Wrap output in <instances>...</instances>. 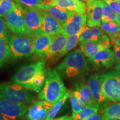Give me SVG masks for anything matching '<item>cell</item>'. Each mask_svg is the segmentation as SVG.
Listing matches in <instances>:
<instances>
[{
	"instance_id": "obj_1",
	"label": "cell",
	"mask_w": 120,
	"mask_h": 120,
	"mask_svg": "<svg viewBox=\"0 0 120 120\" xmlns=\"http://www.w3.org/2000/svg\"><path fill=\"white\" fill-rule=\"evenodd\" d=\"M61 77L72 79L85 75L88 72L87 61L81 49L67 53L64 60L56 68Z\"/></svg>"
},
{
	"instance_id": "obj_2",
	"label": "cell",
	"mask_w": 120,
	"mask_h": 120,
	"mask_svg": "<svg viewBox=\"0 0 120 120\" xmlns=\"http://www.w3.org/2000/svg\"><path fill=\"white\" fill-rule=\"evenodd\" d=\"M67 92L62 78L56 69H49L46 75L42 88L38 94V99L55 103Z\"/></svg>"
},
{
	"instance_id": "obj_3",
	"label": "cell",
	"mask_w": 120,
	"mask_h": 120,
	"mask_svg": "<svg viewBox=\"0 0 120 120\" xmlns=\"http://www.w3.org/2000/svg\"><path fill=\"white\" fill-rule=\"evenodd\" d=\"M0 97L23 105L30 104L35 100V96L30 90L13 82L0 83Z\"/></svg>"
},
{
	"instance_id": "obj_4",
	"label": "cell",
	"mask_w": 120,
	"mask_h": 120,
	"mask_svg": "<svg viewBox=\"0 0 120 120\" xmlns=\"http://www.w3.org/2000/svg\"><path fill=\"white\" fill-rule=\"evenodd\" d=\"M102 94L108 101L120 102V71H105L100 77Z\"/></svg>"
},
{
	"instance_id": "obj_5",
	"label": "cell",
	"mask_w": 120,
	"mask_h": 120,
	"mask_svg": "<svg viewBox=\"0 0 120 120\" xmlns=\"http://www.w3.org/2000/svg\"><path fill=\"white\" fill-rule=\"evenodd\" d=\"M8 46L12 58L27 57L33 55V38L26 34H12Z\"/></svg>"
},
{
	"instance_id": "obj_6",
	"label": "cell",
	"mask_w": 120,
	"mask_h": 120,
	"mask_svg": "<svg viewBox=\"0 0 120 120\" xmlns=\"http://www.w3.org/2000/svg\"><path fill=\"white\" fill-rule=\"evenodd\" d=\"M45 61L41 60L21 67L13 76L12 82L29 90L38 73L45 68Z\"/></svg>"
},
{
	"instance_id": "obj_7",
	"label": "cell",
	"mask_w": 120,
	"mask_h": 120,
	"mask_svg": "<svg viewBox=\"0 0 120 120\" xmlns=\"http://www.w3.org/2000/svg\"><path fill=\"white\" fill-rule=\"evenodd\" d=\"M25 21V34L31 38L40 36L42 15L40 9L36 7H22Z\"/></svg>"
},
{
	"instance_id": "obj_8",
	"label": "cell",
	"mask_w": 120,
	"mask_h": 120,
	"mask_svg": "<svg viewBox=\"0 0 120 120\" xmlns=\"http://www.w3.org/2000/svg\"><path fill=\"white\" fill-rule=\"evenodd\" d=\"M4 20L8 30L16 34H25V21L22 7L17 4L12 10L4 17Z\"/></svg>"
},
{
	"instance_id": "obj_9",
	"label": "cell",
	"mask_w": 120,
	"mask_h": 120,
	"mask_svg": "<svg viewBox=\"0 0 120 120\" xmlns=\"http://www.w3.org/2000/svg\"><path fill=\"white\" fill-rule=\"evenodd\" d=\"M26 105L13 102L0 97V113L13 120H19L25 116Z\"/></svg>"
},
{
	"instance_id": "obj_10",
	"label": "cell",
	"mask_w": 120,
	"mask_h": 120,
	"mask_svg": "<svg viewBox=\"0 0 120 120\" xmlns=\"http://www.w3.org/2000/svg\"><path fill=\"white\" fill-rule=\"evenodd\" d=\"M104 2L102 0L87 1V25L88 27H99L102 21Z\"/></svg>"
},
{
	"instance_id": "obj_11",
	"label": "cell",
	"mask_w": 120,
	"mask_h": 120,
	"mask_svg": "<svg viewBox=\"0 0 120 120\" xmlns=\"http://www.w3.org/2000/svg\"><path fill=\"white\" fill-rule=\"evenodd\" d=\"M53 103L45 100L34 102L27 109L25 118L26 120H45Z\"/></svg>"
},
{
	"instance_id": "obj_12",
	"label": "cell",
	"mask_w": 120,
	"mask_h": 120,
	"mask_svg": "<svg viewBox=\"0 0 120 120\" xmlns=\"http://www.w3.org/2000/svg\"><path fill=\"white\" fill-rule=\"evenodd\" d=\"M115 62L113 51L109 49H103L87 59V62L95 70L109 68Z\"/></svg>"
},
{
	"instance_id": "obj_13",
	"label": "cell",
	"mask_w": 120,
	"mask_h": 120,
	"mask_svg": "<svg viewBox=\"0 0 120 120\" xmlns=\"http://www.w3.org/2000/svg\"><path fill=\"white\" fill-rule=\"evenodd\" d=\"M87 17L86 14L75 13L62 25L61 32L67 37L77 34L86 26Z\"/></svg>"
},
{
	"instance_id": "obj_14",
	"label": "cell",
	"mask_w": 120,
	"mask_h": 120,
	"mask_svg": "<svg viewBox=\"0 0 120 120\" xmlns=\"http://www.w3.org/2000/svg\"><path fill=\"white\" fill-rule=\"evenodd\" d=\"M100 77L101 75L98 73H93L89 76L87 80V84L91 90L92 97L96 105L99 107V109L108 102L102 92Z\"/></svg>"
},
{
	"instance_id": "obj_15",
	"label": "cell",
	"mask_w": 120,
	"mask_h": 120,
	"mask_svg": "<svg viewBox=\"0 0 120 120\" xmlns=\"http://www.w3.org/2000/svg\"><path fill=\"white\" fill-rule=\"evenodd\" d=\"M41 11L42 15V22L40 35L52 36L61 32L62 28L61 24L46 11L42 10H41Z\"/></svg>"
},
{
	"instance_id": "obj_16",
	"label": "cell",
	"mask_w": 120,
	"mask_h": 120,
	"mask_svg": "<svg viewBox=\"0 0 120 120\" xmlns=\"http://www.w3.org/2000/svg\"><path fill=\"white\" fill-rule=\"evenodd\" d=\"M45 3L70 10L75 13L85 14L87 11V5L78 0H46Z\"/></svg>"
},
{
	"instance_id": "obj_17",
	"label": "cell",
	"mask_w": 120,
	"mask_h": 120,
	"mask_svg": "<svg viewBox=\"0 0 120 120\" xmlns=\"http://www.w3.org/2000/svg\"><path fill=\"white\" fill-rule=\"evenodd\" d=\"M37 8L47 12L51 16L56 19L61 25H64L69 18L75 14L74 12L67 9L59 6L49 5L45 2L37 7Z\"/></svg>"
},
{
	"instance_id": "obj_18",
	"label": "cell",
	"mask_w": 120,
	"mask_h": 120,
	"mask_svg": "<svg viewBox=\"0 0 120 120\" xmlns=\"http://www.w3.org/2000/svg\"><path fill=\"white\" fill-rule=\"evenodd\" d=\"M52 36L47 35H40L33 38V54L36 57H46L49 51Z\"/></svg>"
},
{
	"instance_id": "obj_19",
	"label": "cell",
	"mask_w": 120,
	"mask_h": 120,
	"mask_svg": "<svg viewBox=\"0 0 120 120\" xmlns=\"http://www.w3.org/2000/svg\"><path fill=\"white\" fill-rule=\"evenodd\" d=\"M67 38V37L61 32L52 36L50 46L46 56V59L57 60L58 55L64 49Z\"/></svg>"
},
{
	"instance_id": "obj_20",
	"label": "cell",
	"mask_w": 120,
	"mask_h": 120,
	"mask_svg": "<svg viewBox=\"0 0 120 120\" xmlns=\"http://www.w3.org/2000/svg\"><path fill=\"white\" fill-rule=\"evenodd\" d=\"M79 42L81 49L87 58L94 56L103 49H109L111 46L109 42H100L87 40H83Z\"/></svg>"
},
{
	"instance_id": "obj_21",
	"label": "cell",
	"mask_w": 120,
	"mask_h": 120,
	"mask_svg": "<svg viewBox=\"0 0 120 120\" xmlns=\"http://www.w3.org/2000/svg\"><path fill=\"white\" fill-rule=\"evenodd\" d=\"M87 40L100 42H109V39L98 27H88L86 26L79 38V42Z\"/></svg>"
},
{
	"instance_id": "obj_22",
	"label": "cell",
	"mask_w": 120,
	"mask_h": 120,
	"mask_svg": "<svg viewBox=\"0 0 120 120\" xmlns=\"http://www.w3.org/2000/svg\"><path fill=\"white\" fill-rule=\"evenodd\" d=\"M72 92L79 101L86 106H97L88 84L81 83L77 86L76 90Z\"/></svg>"
},
{
	"instance_id": "obj_23",
	"label": "cell",
	"mask_w": 120,
	"mask_h": 120,
	"mask_svg": "<svg viewBox=\"0 0 120 120\" xmlns=\"http://www.w3.org/2000/svg\"><path fill=\"white\" fill-rule=\"evenodd\" d=\"M112 102L107 103L100 109L103 116L109 117L120 118V103L117 102Z\"/></svg>"
},
{
	"instance_id": "obj_24",
	"label": "cell",
	"mask_w": 120,
	"mask_h": 120,
	"mask_svg": "<svg viewBox=\"0 0 120 120\" xmlns=\"http://www.w3.org/2000/svg\"><path fill=\"white\" fill-rule=\"evenodd\" d=\"M86 27H83L80 31H79V32L77 33V34H73V35L67 37L64 49H62V51L60 52L59 55H58L57 57V60L62 57L63 56L66 55L67 53H68V52L71 51V50H72V49L77 46L78 43L79 42V37H80L82 31H83Z\"/></svg>"
},
{
	"instance_id": "obj_25",
	"label": "cell",
	"mask_w": 120,
	"mask_h": 120,
	"mask_svg": "<svg viewBox=\"0 0 120 120\" xmlns=\"http://www.w3.org/2000/svg\"><path fill=\"white\" fill-rule=\"evenodd\" d=\"M100 27L103 32L107 34L111 40L120 32V25L117 22L101 21Z\"/></svg>"
},
{
	"instance_id": "obj_26",
	"label": "cell",
	"mask_w": 120,
	"mask_h": 120,
	"mask_svg": "<svg viewBox=\"0 0 120 120\" xmlns=\"http://www.w3.org/2000/svg\"><path fill=\"white\" fill-rule=\"evenodd\" d=\"M70 93H71L70 91H67L61 98H60L57 101L54 103L45 120H51L55 118L56 115L58 113V112L60 111L63 106L66 102L67 99L70 97Z\"/></svg>"
},
{
	"instance_id": "obj_27",
	"label": "cell",
	"mask_w": 120,
	"mask_h": 120,
	"mask_svg": "<svg viewBox=\"0 0 120 120\" xmlns=\"http://www.w3.org/2000/svg\"><path fill=\"white\" fill-rule=\"evenodd\" d=\"M99 111V107L97 106H86L79 113L72 115L73 120H82L84 118L96 113Z\"/></svg>"
},
{
	"instance_id": "obj_28",
	"label": "cell",
	"mask_w": 120,
	"mask_h": 120,
	"mask_svg": "<svg viewBox=\"0 0 120 120\" xmlns=\"http://www.w3.org/2000/svg\"><path fill=\"white\" fill-rule=\"evenodd\" d=\"M11 58V52L8 45L0 38V68Z\"/></svg>"
},
{
	"instance_id": "obj_29",
	"label": "cell",
	"mask_w": 120,
	"mask_h": 120,
	"mask_svg": "<svg viewBox=\"0 0 120 120\" xmlns=\"http://www.w3.org/2000/svg\"><path fill=\"white\" fill-rule=\"evenodd\" d=\"M116 19L117 13L113 10H112L107 4L104 3L102 21L106 22H116Z\"/></svg>"
},
{
	"instance_id": "obj_30",
	"label": "cell",
	"mask_w": 120,
	"mask_h": 120,
	"mask_svg": "<svg viewBox=\"0 0 120 120\" xmlns=\"http://www.w3.org/2000/svg\"><path fill=\"white\" fill-rule=\"evenodd\" d=\"M16 4L17 3L13 0H0V17H4Z\"/></svg>"
},
{
	"instance_id": "obj_31",
	"label": "cell",
	"mask_w": 120,
	"mask_h": 120,
	"mask_svg": "<svg viewBox=\"0 0 120 120\" xmlns=\"http://www.w3.org/2000/svg\"><path fill=\"white\" fill-rule=\"evenodd\" d=\"M69 98H70V103L71 105L72 114L79 113L86 106V105H85L79 101L77 97L73 94L72 92H71L70 93Z\"/></svg>"
},
{
	"instance_id": "obj_32",
	"label": "cell",
	"mask_w": 120,
	"mask_h": 120,
	"mask_svg": "<svg viewBox=\"0 0 120 120\" xmlns=\"http://www.w3.org/2000/svg\"><path fill=\"white\" fill-rule=\"evenodd\" d=\"M11 36L12 34L9 32L4 19L0 17V38L2 39L8 45Z\"/></svg>"
},
{
	"instance_id": "obj_33",
	"label": "cell",
	"mask_w": 120,
	"mask_h": 120,
	"mask_svg": "<svg viewBox=\"0 0 120 120\" xmlns=\"http://www.w3.org/2000/svg\"><path fill=\"white\" fill-rule=\"evenodd\" d=\"M46 0H15L21 7H37Z\"/></svg>"
},
{
	"instance_id": "obj_34",
	"label": "cell",
	"mask_w": 120,
	"mask_h": 120,
	"mask_svg": "<svg viewBox=\"0 0 120 120\" xmlns=\"http://www.w3.org/2000/svg\"><path fill=\"white\" fill-rule=\"evenodd\" d=\"M117 14H120V7L114 0H102Z\"/></svg>"
},
{
	"instance_id": "obj_35",
	"label": "cell",
	"mask_w": 120,
	"mask_h": 120,
	"mask_svg": "<svg viewBox=\"0 0 120 120\" xmlns=\"http://www.w3.org/2000/svg\"><path fill=\"white\" fill-rule=\"evenodd\" d=\"M113 52L115 55V61L117 63L120 62V47L114 45L113 46Z\"/></svg>"
},
{
	"instance_id": "obj_36",
	"label": "cell",
	"mask_w": 120,
	"mask_h": 120,
	"mask_svg": "<svg viewBox=\"0 0 120 120\" xmlns=\"http://www.w3.org/2000/svg\"><path fill=\"white\" fill-rule=\"evenodd\" d=\"M102 114L101 113H98L97 112L96 113L94 114V115L90 116L88 117L84 118L82 120H102Z\"/></svg>"
},
{
	"instance_id": "obj_37",
	"label": "cell",
	"mask_w": 120,
	"mask_h": 120,
	"mask_svg": "<svg viewBox=\"0 0 120 120\" xmlns=\"http://www.w3.org/2000/svg\"><path fill=\"white\" fill-rule=\"evenodd\" d=\"M111 40L113 45H116L118 47H120V32Z\"/></svg>"
},
{
	"instance_id": "obj_38",
	"label": "cell",
	"mask_w": 120,
	"mask_h": 120,
	"mask_svg": "<svg viewBox=\"0 0 120 120\" xmlns=\"http://www.w3.org/2000/svg\"><path fill=\"white\" fill-rule=\"evenodd\" d=\"M51 120H73L72 116H70V115H64V116L59 117L57 118H55Z\"/></svg>"
},
{
	"instance_id": "obj_39",
	"label": "cell",
	"mask_w": 120,
	"mask_h": 120,
	"mask_svg": "<svg viewBox=\"0 0 120 120\" xmlns=\"http://www.w3.org/2000/svg\"><path fill=\"white\" fill-rule=\"evenodd\" d=\"M102 120H120V118L109 117H105V116H102Z\"/></svg>"
},
{
	"instance_id": "obj_40",
	"label": "cell",
	"mask_w": 120,
	"mask_h": 120,
	"mask_svg": "<svg viewBox=\"0 0 120 120\" xmlns=\"http://www.w3.org/2000/svg\"><path fill=\"white\" fill-rule=\"evenodd\" d=\"M0 120H13L12 119H10L7 117L4 116L2 114L0 113Z\"/></svg>"
},
{
	"instance_id": "obj_41",
	"label": "cell",
	"mask_w": 120,
	"mask_h": 120,
	"mask_svg": "<svg viewBox=\"0 0 120 120\" xmlns=\"http://www.w3.org/2000/svg\"><path fill=\"white\" fill-rule=\"evenodd\" d=\"M116 22L120 25V14H117Z\"/></svg>"
},
{
	"instance_id": "obj_42",
	"label": "cell",
	"mask_w": 120,
	"mask_h": 120,
	"mask_svg": "<svg viewBox=\"0 0 120 120\" xmlns=\"http://www.w3.org/2000/svg\"><path fill=\"white\" fill-rule=\"evenodd\" d=\"M115 69L120 71V62L118 63L117 64L116 66H115Z\"/></svg>"
},
{
	"instance_id": "obj_43",
	"label": "cell",
	"mask_w": 120,
	"mask_h": 120,
	"mask_svg": "<svg viewBox=\"0 0 120 120\" xmlns=\"http://www.w3.org/2000/svg\"><path fill=\"white\" fill-rule=\"evenodd\" d=\"M114 1H116V2L117 3L118 6H119L120 7V0H114Z\"/></svg>"
},
{
	"instance_id": "obj_44",
	"label": "cell",
	"mask_w": 120,
	"mask_h": 120,
	"mask_svg": "<svg viewBox=\"0 0 120 120\" xmlns=\"http://www.w3.org/2000/svg\"><path fill=\"white\" fill-rule=\"evenodd\" d=\"M78 1H81V2H85V1H88V0H78Z\"/></svg>"
}]
</instances>
